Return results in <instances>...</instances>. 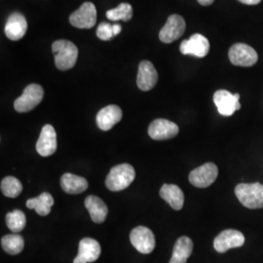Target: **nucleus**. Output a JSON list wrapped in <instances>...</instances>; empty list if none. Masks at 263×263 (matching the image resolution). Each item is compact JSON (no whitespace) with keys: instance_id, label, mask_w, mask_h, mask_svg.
<instances>
[{"instance_id":"obj_18","label":"nucleus","mask_w":263,"mask_h":263,"mask_svg":"<svg viewBox=\"0 0 263 263\" xmlns=\"http://www.w3.org/2000/svg\"><path fill=\"white\" fill-rule=\"evenodd\" d=\"M158 81V73L154 66L148 61H142L139 66L137 84L141 91H149Z\"/></svg>"},{"instance_id":"obj_11","label":"nucleus","mask_w":263,"mask_h":263,"mask_svg":"<svg viewBox=\"0 0 263 263\" xmlns=\"http://www.w3.org/2000/svg\"><path fill=\"white\" fill-rule=\"evenodd\" d=\"M239 100L240 95L231 94L226 90H218L214 95V102L217 110L223 116H231L237 110H240L241 104Z\"/></svg>"},{"instance_id":"obj_25","label":"nucleus","mask_w":263,"mask_h":263,"mask_svg":"<svg viewBox=\"0 0 263 263\" xmlns=\"http://www.w3.org/2000/svg\"><path fill=\"white\" fill-rule=\"evenodd\" d=\"M23 191V185L19 179L14 177H6L1 180V192L4 196L16 198Z\"/></svg>"},{"instance_id":"obj_2","label":"nucleus","mask_w":263,"mask_h":263,"mask_svg":"<svg viewBox=\"0 0 263 263\" xmlns=\"http://www.w3.org/2000/svg\"><path fill=\"white\" fill-rule=\"evenodd\" d=\"M136 178V172L130 164H120L110 170L105 185L111 191H121L130 186Z\"/></svg>"},{"instance_id":"obj_4","label":"nucleus","mask_w":263,"mask_h":263,"mask_svg":"<svg viewBox=\"0 0 263 263\" xmlns=\"http://www.w3.org/2000/svg\"><path fill=\"white\" fill-rule=\"evenodd\" d=\"M43 97L44 91L40 85H28L25 88L23 95L15 101L14 107L18 112H28L42 102Z\"/></svg>"},{"instance_id":"obj_30","label":"nucleus","mask_w":263,"mask_h":263,"mask_svg":"<svg viewBox=\"0 0 263 263\" xmlns=\"http://www.w3.org/2000/svg\"><path fill=\"white\" fill-rule=\"evenodd\" d=\"M197 1L198 3L201 4L202 6H209V5L213 4V2H214L215 0H197Z\"/></svg>"},{"instance_id":"obj_1","label":"nucleus","mask_w":263,"mask_h":263,"mask_svg":"<svg viewBox=\"0 0 263 263\" xmlns=\"http://www.w3.org/2000/svg\"><path fill=\"white\" fill-rule=\"evenodd\" d=\"M52 51L55 56V64L60 70H68L76 66L78 58V49L68 40H58L52 45Z\"/></svg>"},{"instance_id":"obj_20","label":"nucleus","mask_w":263,"mask_h":263,"mask_svg":"<svg viewBox=\"0 0 263 263\" xmlns=\"http://www.w3.org/2000/svg\"><path fill=\"white\" fill-rule=\"evenodd\" d=\"M193 242L187 236L179 237L174 246L172 258L169 263H186L192 254Z\"/></svg>"},{"instance_id":"obj_13","label":"nucleus","mask_w":263,"mask_h":263,"mask_svg":"<svg viewBox=\"0 0 263 263\" xmlns=\"http://www.w3.org/2000/svg\"><path fill=\"white\" fill-rule=\"evenodd\" d=\"M179 50L183 55H193L198 58H204L210 51V42L202 34H193L187 40H183Z\"/></svg>"},{"instance_id":"obj_16","label":"nucleus","mask_w":263,"mask_h":263,"mask_svg":"<svg viewBox=\"0 0 263 263\" xmlns=\"http://www.w3.org/2000/svg\"><path fill=\"white\" fill-rule=\"evenodd\" d=\"M28 30V22L25 16L21 13L15 12L10 15L5 25V34L10 40L17 41L25 36Z\"/></svg>"},{"instance_id":"obj_12","label":"nucleus","mask_w":263,"mask_h":263,"mask_svg":"<svg viewBox=\"0 0 263 263\" xmlns=\"http://www.w3.org/2000/svg\"><path fill=\"white\" fill-rule=\"evenodd\" d=\"M179 129L176 123L167 119H156L148 128V135L154 141H165L178 136Z\"/></svg>"},{"instance_id":"obj_17","label":"nucleus","mask_w":263,"mask_h":263,"mask_svg":"<svg viewBox=\"0 0 263 263\" xmlns=\"http://www.w3.org/2000/svg\"><path fill=\"white\" fill-rule=\"evenodd\" d=\"M122 119V110L117 105H107L97 115V124L103 131H109Z\"/></svg>"},{"instance_id":"obj_26","label":"nucleus","mask_w":263,"mask_h":263,"mask_svg":"<svg viewBox=\"0 0 263 263\" xmlns=\"http://www.w3.org/2000/svg\"><path fill=\"white\" fill-rule=\"evenodd\" d=\"M27 223V218L25 214L20 211L15 210L13 212H10L6 216V224L10 230L14 233L21 232Z\"/></svg>"},{"instance_id":"obj_5","label":"nucleus","mask_w":263,"mask_h":263,"mask_svg":"<svg viewBox=\"0 0 263 263\" xmlns=\"http://www.w3.org/2000/svg\"><path fill=\"white\" fill-rule=\"evenodd\" d=\"M228 57L232 65L245 67L254 66L258 60L257 53L254 48L244 43H236L231 46Z\"/></svg>"},{"instance_id":"obj_24","label":"nucleus","mask_w":263,"mask_h":263,"mask_svg":"<svg viewBox=\"0 0 263 263\" xmlns=\"http://www.w3.org/2000/svg\"><path fill=\"white\" fill-rule=\"evenodd\" d=\"M2 249L9 254H18L24 250L25 241L24 238L18 234H11L2 237L1 239Z\"/></svg>"},{"instance_id":"obj_21","label":"nucleus","mask_w":263,"mask_h":263,"mask_svg":"<svg viewBox=\"0 0 263 263\" xmlns=\"http://www.w3.org/2000/svg\"><path fill=\"white\" fill-rule=\"evenodd\" d=\"M85 207L96 223H103L105 220L108 210L101 198L94 195L88 196L85 199Z\"/></svg>"},{"instance_id":"obj_3","label":"nucleus","mask_w":263,"mask_h":263,"mask_svg":"<svg viewBox=\"0 0 263 263\" xmlns=\"http://www.w3.org/2000/svg\"><path fill=\"white\" fill-rule=\"evenodd\" d=\"M235 194L244 207L262 209L263 185L261 183H240L236 186Z\"/></svg>"},{"instance_id":"obj_10","label":"nucleus","mask_w":263,"mask_h":263,"mask_svg":"<svg viewBox=\"0 0 263 263\" xmlns=\"http://www.w3.org/2000/svg\"><path fill=\"white\" fill-rule=\"evenodd\" d=\"M185 27V21L181 16L177 14L171 15L165 26L160 30V40L164 43H172L178 40L183 35Z\"/></svg>"},{"instance_id":"obj_22","label":"nucleus","mask_w":263,"mask_h":263,"mask_svg":"<svg viewBox=\"0 0 263 263\" xmlns=\"http://www.w3.org/2000/svg\"><path fill=\"white\" fill-rule=\"evenodd\" d=\"M61 186L67 194H80L88 188L87 179L66 173L61 178Z\"/></svg>"},{"instance_id":"obj_19","label":"nucleus","mask_w":263,"mask_h":263,"mask_svg":"<svg viewBox=\"0 0 263 263\" xmlns=\"http://www.w3.org/2000/svg\"><path fill=\"white\" fill-rule=\"evenodd\" d=\"M160 197L164 199L171 207L179 211L184 204V194L182 190L175 184H164L160 189Z\"/></svg>"},{"instance_id":"obj_9","label":"nucleus","mask_w":263,"mask_h":263,"mask_svg":"<svg viewBox=\"0 0 263 263\" xmlns=\"http://www.w3.org/2000/svg\"><path fill=\"white\" fill-rule=\"evenodd\" d=\"M71 26L77 28H92L97 23V10L92 2H85L69 17Z\"/></svg>"},{"instance_id":"obj_28","label":"nucleus","mask_w":263,"mask_h":263,"mask_svg":"<svg viewBox=\"0 0 263 263\" xmlns=\"http://www.w3.org/2000/svg\"><path fill=\"white\" fill-rule=\"evenodd\" d=\"M97 36L104 41L110 40L111 38L114 37L115 35L113 31V25H110L108 23H101L97 29Z\"/></svg>"},{"instance_id":"obj_14","label":"nucleus","mask_w":263,"mask_h":263,"mask_svg":"<svg viewBox=\"0 0 263 263\" xmlns=\"http://www.w3.org/2000/svg\"><path fill=\"white\" fill-rule=\"evenodd\" d=\"M36 151L39 155L43 157H48L53 155L57 151V134L52 125H45L39 136Z\"/></svg>"},{"instance_id":"obj_27","label":"nucleus","mask_w":263,"mask_h":263,"mask_svg":"<svg viewBox=\"0 0 263 263\" xmlns=\"http://www.w3.org/2000/svg\"><path fill=\"white\" fill-rule=\"evenodd\" d=\"M106 17L110 21L128 22L133 17V8L129 3H121L114 9L108 10L106 12Z\"/></svg>"},{"instance_id":"obj_8","label":"nucleus","mask_w":263,"mask_h":263,"mask_svg":"<svg viewBox=\"0 0 263 263\" xmlns=\"http://www.w3.org/2000/svg\"><path fill=\"white\" fill-rule=\"evenodd\" d=\"M245 244V236L235 229H226L216 236L214 248L217 253L224 254L227 251L240 248Z\"/></svg>"},{"instance_id":"obj_29","label":"nucleus","mask_w":263,"mask_h":263,"mask_svg":"<svg viewBox=\"0 0 263 263\" xmlns=\"http://www.w3.org/2000/svg\"><path fill=\"white\" fill-rule=\"evenodd\" d=\"M238 1H240L244 4H247V5H256V4L261 2V0H238Z\"/></svg>"},{"instance_id":"obj_15","label":"nucleus","mask_w":263,"mask_h":263,"mask_svg":"<svg viewBox=\"0 0 263 263\" xmlns=\"http://www.w3.org/2000/svg\"><path fill=\"white\" fill-rule=\"evenodd\" d=\"M101 246L92 238H84L79 243L78 254L73 263H89L96 261L101 255Z\"/></svg>"},{"instance_id":"obj_23","label":"nucleus","mask_w":263,"mask_h":263,"mask_svg":"<svg viewBox=\"0 0 263 263\" xmlns=\"http://www.w3.org/2000/svg\"><path fill=\"white\" fill-rule=\"evenodd\" d=\"M54 205V199L47 192H43L38 197L31 198L27 201V207L35 210L39 216H46L50 214L51 208Z\"/></svg>"},{"instance_id":"obj_7","label":"nucleus","mask_w":263,"mask_h":263,"mask_svg":"<svg viewBox=\"0 0 263 263\" xmlns=\"http://www.w3.org/2000/svg\"><path fill=\"white\" fill-rule=\"evenodd\" d=\"M131 243L141 254H151L155 248V237L149 228L138 226L132 230Z\"/></svg>"},{"instance_id":"obj_6","label":"nucleus","mask_w":263,"mask_h":263,"mask_svg":"<svg viewBox=\"0 0 263 263\" xmlns=\"http://www.w3.org/2000/svg\"><path fill=\"white\" fill-rule=\"evenodd\" d=\"M218 176V169L214 163H206L189 174V181L198 188H206L212 185Z\"/></svg>"}]
</instances>
